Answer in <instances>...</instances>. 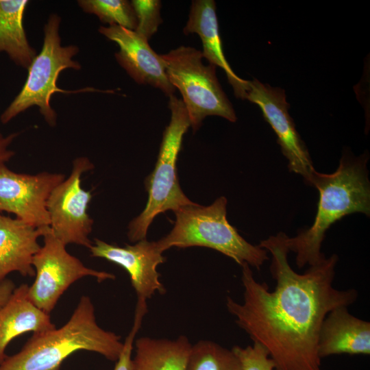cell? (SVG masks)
<instances>
[{
    "instance_id": "obj_25",
    "label": "cell",
    "mask_w": 370,
    "mask_h": 370,
    "mask_svg": "<svg viewBox=\"0 0 370 370\" xmlns=\"http://www.w3.org/2000/svg\"><path fill=\"white\" fill-rule=\"evenodd\" d=\"M18 135V133H12L4 136L0 130V168L5 166V164L14 156V151L9 147Z\"/></svg>"
},
{
    "instance_id": "obj_18",
    "label": "cell",
    "mask_w": 370,
    "mask_h": 370,
    "mask_svg": "<svg viewBox=\"0 0 370 370\" xmlns=\"http://www.w3.org/2000/svg\"><path fill=\"white\" fill-rule=\"evenodd\" d=\"M134 347L133 370H186L192 345L181 335L175 339L140 337Z\"/></svg>"
},
{
    "instance_id": "obj_10",
    "label": "cell",
    "mask_w": 370,
    "mask_h": 370,
    "mask_svg": "<svg viewBox=\"0 0 370 370\" xmlns=\"http://www.w3.org/2000/svg\"><path fill=\"white\" fill-rule=\"evenodd\" d=\"M248 86L245 99L259 106L264 119L277 135L282 152L288 160L289 171L302 176L307 184L314 168L288 113L290 105L286 101L285 91L258 79L248 81Z\"/></svg>"
},
{
    "instance_id": "obj_21",
    "label": "cell",
    "mask_w": 370,
    "mask_h": 370,
    "mask_svg": "<svg viewBox=\"0 0 370 370\" xmlns=\"http://www.w3.org/2000/svg\"><path fill=\"white\" fill-rule=\"evenodd\" d=\"M80 8L86 13L96 15L110 26L119 25L135 30L138 21L134 8L126 0H80Z\"/></svg>"
},
{
    "instance_id": "obj_26",
    "label": "cell",
    "mask_w": 370,
    "mask_h": 370,
    "mask_svg": "<svg viewBox=\"0 0 370 370\" xmlns=\"http://www.w3.org/2000/svg\"><path fill=\"white\" fill-rule=\"evenodd\" d=\"M15 288L14 283L8 279L0 283V308L6 304Z\"/></svg>"
},
{
    "instance_id": "obj_4",
    "label": "cell",
    "mask_w": 370,
    "mask_h": 370,
    "mask_svg": "<svg viewBox=\"0 0 370 370\" xmlns=\"http://www.w3.org/2000/svg\"><path fill=\"white\" fill-rule=\"evenodd\" d=\"M227 199L220 197L208 206L196 203L174 212L171 232L156 241L164 252L171 247H204L232 258L239 265L258 269L269 259L267 251L244 239L227 221Z\"/></svg>"
},
{
    "instance_id": "obj_19",
    "label": "cell",
    "mask_w": 370,
    "mask_h": 370,
    "mask_svg": "<svg viewBox=\"0 0 370 370\" xmlns=\"http://www.w3.org/2000/svg\"><path fill=\"white\" fill-rule=\"evenodd\" d=\"M27 0H0V53L28 69L36 51L29 45L23 27Z\"/></svg>"
},
{
    "instance_id": "obj_16",
    "label": "cell",
    "mask_w": 370,
    "mask_h": 370,
    "mask_svg": "<svg viewBox=\"0 0 370 370\" xmlns=\"http://www.w3.org/2000/svg\"><path fill=\"white\" fill-rule=\"evenodd\" d=\"M184 33L186 35L192 33L199 35L203 45V57L208 60L209 64L221 67L225 71L235 96L245 99L249 88L248 80L237 76L226 60L219 34L214 1H192Z\"/></svg>"
},
{
    "instance_id": "obj_5",
    "label": "cell",
    "mask_w": 370,
    "mask_h": 370,
    "mask_svg": "<svg viewBox=\"0 0 370 370\" xmlns=\"http://www.w3.org/2000/svg\"><path fill=\"white\" fill-rule=\"evenodd\" d=\"M171 120L166 127L157 162L145 181L148 199L143 212L128 225L127 237L132 243L146 239L148 228L154 218L167 210L177 211L193 204L183 193L177 177V160L183 136L190 126L188 114L181 99L169 96Z\"/></svg>"
},
{
    "instance_id": "obj_8",
    "label": "cell",
    "mask_w": 370,
    "mask_h": 370,
    "mask_svg": "<svg viewBox=\"0 0 370 370\" xmlns=\"http://www.w3.org/2000/svg\"><path fill=\"white\" fill-rule=\"evenodd\" d=\"M42 237L43 245L32 260L35 280L29 286L28 295L46 313L49 314L67 288L84 277L92 276L99 282L115 279L112 273L88 268L70 254L49 226L43 228Z\"/></svg>"
},
{
    "instance_id": "obj_1",
    "label": "cell",
    "mask_w": 370,
    "mask_h": 370,
    "mask_svg": "<svg viewBox=\"0 0 370 370\" xmlns=\"http://www.w3.org/2000/svg\"><path fill=\"white\" fill-rule=\"evenodd\" d=\"M286 236L280 232L258 245L271 255L274 291L256 281L250 266L244 264L243 301L227 297L226 307L253 342L267 349L275 370H321L317 347L322 323L333 309L354 304L358 294L354 288L333 286L338 260L336 254L304 273L295 272L288 261Z\"/></svg>"
},
{
    "instance_id": "obj_23",
    "label": "cell",
    "mask_w": 370,
    "mask_h": 370,
    "mask_svg": "<svg viewBox=\"0 0 370 370\" xmlns=\"http://www.w3.org/2000/svg\"><path fill=\"white\" fill-rule=\"evenodd\" d=\"M237 357L242 370H275V364L267 349L258 343L243 347L238 345L232 349Z\"/></svg>"
},
{
    "instance_id": "obj_17",
    "label": "cell",
    "mask_w": 370,
    "mask_h": 370,
    "mask_svg": "<svg viewBox=\"0 0 370 370\" xmlns=\"http://www.w3.org/2000/svg\"><path fill=\"white\" fill-rule=\"evenodd\" d=\"M29 285L16 287L6 304L0 308V362L5 349L16 336L26 332L40 333L54 329L49 314L38 308L28 295Z\"/></svg>"
},
{
    "instance_id": "obj_2",
    "label": "cell",
    "mask_w": 370,
    "mask_h": 370,
    "mask_svg": "<svg viewBox=\"0 0 370 370\" xmlns=\"http://www.w3.org/2000/svg\"><path fill=\"white\" fill-rule=\"evenodd\" d=\"M367 152L356 156L345 151L338 166L332 173L312 170L306 184L319 193L317 211L313 224L294 237H285L290 251L296 254L299 269L321 262V251L326 231L343 217L356 212L370 214V182L367 169Z\"/></svg>"
},
{
    "instance_id": "obj_12",
    "label": "cell",
    "mask_w": 370,
    "mask_h": 370,
    "mask_svg": "<svg viewBox=\"0 0 370 370\" xmlns=\"http://www.w3.org/2000/svg\"><path fill=\"white\" fill-rule=\"evenodd\" d=\"M89 251L92 257L106 259L127 272L137 295V302L147 301L156 292L165 293L166 288L157 271L165 258L156 241L143 239L134 245L121 247L95 238Z\"/></svg>"
},
{
    "instance_id": "obj_11",
    "label": "cell",
    "mask_w": 370,
    "mask_h": 370,
    "mask_svg": "<svg viewBox=\"0 0 370 370\" xmlns=\"http://www.w3.org/2000/svg\"><path fill=\"white\" fill-rule=\"evenodd\" d=\"M65 179L62 173H16L6 165L0 168V212L37 228L49 226L47 202L53 189Z\"/></svg>"
},
{
    "instance_id": "obj_20",
    "label": "cell",
    "mask_w": 370,
    "mask_h": 370,
    "mask_svg": "<svg viewBox=\"0 0 370 370\" xmlns=\"http://www.w3.org/2000/svg\"><path fill=\"white\" fill-rule=\"evenodd\" d=\"M186 370H242V368L232 349L210 340H200L192 345Z\"/></svg>"
},
{
    "instance_id": "obj_22",
    "label": "cell",
    "mask_w": 370,
    "mask_h": 370,
    "mask_svg": "<svg viewBox=\"0 0 370 370\" xmlns=\"http://www.w3.org/2000/svg\"><path fill=\"white\" fill-rule=\"evenodd\" d=\"M131 3L138 21L134 31L149 40L162 23L160 14L161 2L159 0H133Z\"/></svg>"
},
{
    "instance_id": "obj_15",
    "label": "cell",
    "mask_w": 370,
    "mask_h": 370,
    "mask_svg": "<svg viewBox=\"0 0 370 370\" xmlns=\"http://www.w3.org/2000/svg\"><path fill=\"white\" fill-rule=\"evenodd\" d=\"M44 227L0 214V283L14 271L23 276L35 275L32 260L40 247L38 239Z\"/></svg>"
},
{
    "instance_id": "obj_9",
    "label": "cell",
    "mask_w": 370,
    "mask_h": 370,
    "mask_svg": "<svg viewBox=\"0 0 370 370\" xmlns=\"http://www.w3.org/2000/svg\"><path fill=\"white\" fill-rule=\"evenodd\" d=\"M93 168L88 158H75L70 175L53 189L48 198L49 227L65 245L75 244L89 249L92 244L89 235L93 220L88 214L92 194L82 187V175Z\"/></svg>"
},
{
    "instance_id": "obj_7",
    "label": "cell",
    "mask_w": 370,
    "mask_h": 370,
    "mask_svg": "<svg viewBox=\"0 0 370 370\" xmlns=\"http://www.w3.org/2000/svg\"><path fill=\"white\" fill-rule=\"evenodd\" d=\"M161 57L170 83L182 95L193 131L200 127L208 116L236 121L233 106L217 77V66L205 65L201 51L180 46Z\"/></svg>"
},
{
    "instance_id": "obj_13",
    "label": "cell",
    "mask_w": 370,
    "mask_h": 370,
    "mask_svg": "<svg viewBox=\"0 0 370 370\" xmlns=\"http://www.w3.org/2000/svg\"><path fill=\"white\" fill-rule=\"evenodd\" d=\"M99 32L119 45L115 58L136 82L158 88L169 97L173 95L176 89L167 77L161 55L151 49L147 39L119 25L101 26Z\"/></svg>"
},
{
    "instance_id": "obj_14",
    "label": "cell",
    "mask_w": 370,
    "mask_h": 370,
    "mask_svg": "<svg viewBox=\"0 0 370 370\" xmlns=\"http://www.w3.org/2000/svg\"><path fill=\"white\" fill-rule=\"evenodd\" d=\"M318 354L323 358L332 355H369L370 323L359 319L341 306L325 317L319 335Z\"/></svg>"
},
{
    "instance_id": "obj_6",
    "label": "cell",
    "mask_w": 370,
    "mask_h": 370,
    "mask_svg": "<svg viewBox=\"0 0 370 370\" xmlns=\"http://www.w3.org/2000/svg\"><path fill=\"white\" fill-rule=\"evenodd\" d=\"M60 21L58 14L49 16L44 27L42 49L28 68V75L22 89L1 114V123H8L23 111L36 106L47 123L53 127L56 125L57 119V114L50 104L54 93L104 92L92 87L66 90L58 86L57 82L61 71L66 69H81L80 64L72 59L78 53L79 48L75 45H61L59 34Z\"/></svg>"
},
{
    "instance_id": "obj_3",
    "label": "cell",
    "mask_w": 370,
    "mask_h": 370,
    "mask_svg": "<svg viewBox=\"0 0 370 370\" xmlns=\"http://www.w3.org/2000/svg\"><path fill=\"white\" fill-rule=\"evenodd\" d=\"M123 348L119 335L98 325L90 298L83 295L64 325L33 334L19 352L6 356L0 370H59L69 356L79 351L116 361Z\"/></svg>"
},
{
    "instance_id": "obj_24",
    "label": "cell",
    "mask_w": 370,
    "mask_h": 370,
    "mask_svg": "<svg viewBox=\"0 0 370 370\" xmlns=\"http://www.w3.org/2000/svg\"><path fill=\"white\" fill-rule=\"evenodd\" d=\"M147 312V306H136L133 326L123 343V348L120 354L114 370H133L132 367V351L134 342L138 332L143 317Z\"/></svg>"
}]
</instances>
